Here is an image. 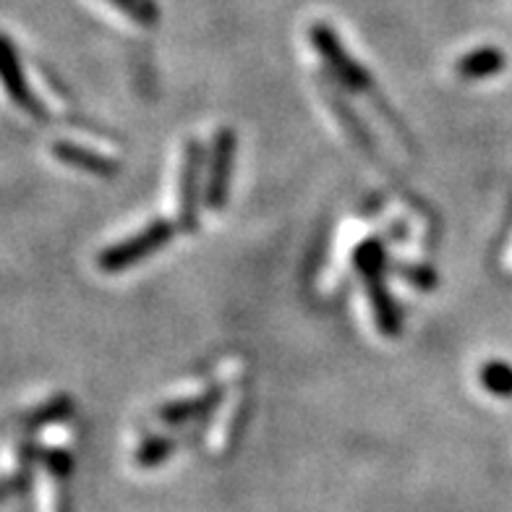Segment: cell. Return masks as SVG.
I'll use <instances>...</instances> for the list:
<instances>
[{
	"instance_id": "obj_4",
	"label": "cell",
	"mask_w": 512,
	"mask_h": 512,
	"mask_svg": "<svg viewBox=\"0 0 512 512\" xmlns=\"http://www.w3.org/2000/svg\"><path fill=\"white\" fill-rule=\"evenodd\" d=\"M236 134L233 128H220L209 152L207 181H204V204L212 212L223 209L228 204L230 178H233V162H236Z\"/></svg>"
},
{
	"instance_id": "obj_2",
	"label": "cell",
	"mask_w": 512,
	"mask_h": 512,
	"mask_svg": "<svg viewBox=\"0 0 512 512\" xmlns=\"http://www.w3.org/2000/svg\"><path fill=\"white\" fill-rule=\"evenodd\" d=\"M173 233H176V228L168 220H152L147 228L136 230L134 236L126 238V241H118L105 251H100L97 254V267L102 272H108V275L131 270L136 264L147 262L149 256L157 254L162 246H168L173 241Z\"/></svg>"
},
{
	"instance_id": "obj_14",
	"label": "cell",
	"mask_w": 512,
	"mask_h": 512,
	"mask_svg": "<svg viewBox=\"0 0 512 512\" xmlns=\"http://www.w3.org/2000/svg\"><path fill=\"white\" fill-rule=\"evenodd\" d=\"M507 267H510V270H512V249H510V256H507Z\"/></svg>"
},
{
	"instance_id": "obj_13",
	"label": "cell",
	"mask_w": 512,
	"mask_h": 512,
	"mask_svg": "<svg viewBox=\"0 0 512 512\" xmlns=\"http://www.w3.org/2000/svg\"><path fill=\"white\" fill-rule=\"evenodd\" d=\"M398 272L403 275V280H408V283L416 285V288H421V290H429L437 285V277H434V272L426 270V267H405V264H400Z\"/></svg>"
},
{
	"instance_id": "obj_3",
	"label": "cell",
	"mask_w": 512,
	"mask_h": 512,
	"mask_svg": "<svg viewBox=\"0 0 512 512\" xmlns=\"http://www.w3.org/2000/svg\"><path fill=\"white\" fill-rule=\"evenodd\" d=\"M309 40L314 45V50L319 53L327 68H330V74H335V79L343 84L345 89H351V92H366L371 87V76L366 74V68L348 55L345 45L340 42L337 32L327 24H311L309 29Z\"/></svg>"
},
{
	"instance_id": "obj_5",
	"label": "cell",
	"mask_w": 512,
	"mask_h": 512,
	"mask_svg": "<svg viewBox=\"0 0 512 512\" xmlns=\"http://www.w3.org/2000/svg\"><path fill=\"white\" fill-rule=\"evenodd\" d=\"M0 84L6 89V95L11 97L14 105H19L21 110H27L34 118H45L42 113V105L34 100L32 89L27 84V76L21 71L19 53H16L14 42L8 40L6 34H0Z\"/></svg>"
},
{
	"instance_id": "obj_10",
	"label": "cell",
	"mask_w": 512,
	"mask_h": 512,
	"mask_svg": "<svg viewBox=\"0 0 512 512\" xmlns=\"http://www.w3.org/2000/svg\"><path fill=\"white\" fill-rule=\"evenodd\" d=\"M481 387L494 398H512V366L505 361H489L479 371Z\"/></svg>"
},
{
	"instance_id": "obj_9",
	"label": "cell",
	"mask_w": 512,
	"mask_h": 512,
	"mask_svg": "<svg viewBox=\"0 0 512 512\" xmlns=\"http://www.w3.org/2000/svg\"><path fill=\"white\" fill-rule=\"evenodd\" d=\"M502 68H505V53H502V50L481 48L463 55V58L455 63V74L463 76V79L468 81H479L499 74Z\"/></svg>"
},
{
	"instance_id": "obj_6",
	"label": "cell",
	"mask_w": 512,
	"mask_h": 512,
	"mask_svg": "<svg viewBox=\"0 0 512 512\" xmlns=\"http://www.w3.org/2000/svg\"><path fill=\"white\" fill-rule=\"evenodd\" d=\"M204 152L199 142L189 139L183 144V162H181V181H178V209H181V225L186 230L196 228V202H199V173H202Z\"/></svg>"
},
{
	"instance_id": "obj_8",
	"label": "cell",
	"mask_w": 512,
	"mask_h": 512,
	"mask_svg": "<svg viewBox=\"0 0 512 512\" xmlns=\"http://www.w3.org/2000/svg\"><path fill=\"white\" fill-rule=\"evenodd\" d=\"M217 403H220V390H207L199 392V395H189V398H178L173 403L162 405L160 411H157V418L168 426H183L196 421V418L207 416Z\"/></svg>"
},
{
	"instance_id": "obj_1",
	"label": "cell",
	"mask_w": 512,
	"mask_h": 512,
	"mask_svg": "<svg viewBox=\"0 0 512 512\" xmlns=\"http://www.w3.org/2000/svg\"><path fill=\"white\" fill-rule=\"evenodd\" d=\"M356 270L361 272L364 280L366 296H369V306L374 311V322L377 330L387 337L400 335L403 319H400V309L395 304V298L390 296V290L384 285V246L377 238H369L356 249L353 254Z\"/></svg>"
},
{
	"instance_id": "obj_7",
	"label": "cell",
	"mask_w": 512,
	"mask_h": 512,
	"mask_svg": "<svg viewBox=\"0 0 512 512\" xmlns=\"http://www.w3.org/2000/svg\"><path fill=\"white\" fill-rule=\"evenodd\" d=\"M53 155L66 162V165H71V168H79L97 178H115V173H118V162L113 157L100 155L95 149L81 147V144L74 142H55Z\"/></svg>"
},
{
	"instance_id": "obj_12",
	"label": "cell",
	"mask_w": 512,
	"mask_h": 512,
	"mask_svg": "<svg viewBox=\"0 0 512 512\" xmlns=\"http://www.w3.org/2000/svg\"><path fill=\"white\" fill-rule=\"evenodd\" d=\"M108 3H113L118 11H123L128 19H134L142 27H155L160 21V8L155 0H108Z\"/></svg>"
},
{
	"instance_id": "obj_11",
	"label": "cell",
	"mask_w": 512,
	"mask_h": 512,
	"mask_svg": "<svg viewBox=\"0 0 512 512\" xmlns=\"http://www.w3.org/2000/svg\"><path fill=\"white\" fill-rule=\"evenodd\" d=\"M178 447V439L176 437H149L147 442L139 445L136 450L134 460L139 468H155L160 465L162 460H168Z\"/></svg>"
}]
</instances>
